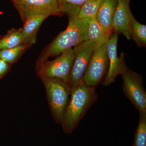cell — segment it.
I'll list each match as a JSON object with an SVG mask.
<instances>
[{
	"label": "cell",
	"mask_w": 146,
	"mask_h": 146,
	"mask_svg": "<svg viewBox=\"0 0 146 146\" xmlns=\"http://www.w3.org/2000/svg\"><path fill=\"white\" fill-rule=\"evenodd\" d=\"M139 122L131 146H146V112H139Z\"/></svg>",
	"instance_id": "cell-17"
},
{
	"label": "cell",
	"mask_w": 146,
	"mask_h": 146,
	"mask_svg": "<svg viewBox=\"0 0 146 146\" xmlns=\"http://www.w3.org/2000/svg\"><path fill=\"white\" fill-rule=\"evenodd\" d=\"M107 43L100 46L96 45L84 76V82L88 86L96 88L106 76L109 65Z\"/></svg>",
	"instance_id": "cell-6"
},
{
	"label": "cell",
	"mask_w": 146,
	"mask_h": 146,
	"mask_svg": "<svg viewBox=\"0 0 146 146\" xmlns=\"http://www.w3.org/2000/svg\"><path fill=\"white\" fill-rule=\"evenodd\" d=\"M130 0H118L113 20V33L122 34L130 39L129 24L132 12L129 7Z\"/></svg>",
	"instance_id": "cell-10"
},
{
	"label": "cell",
	"mask_w": 146,
	"mask_h": 146,
	"mask_svg": "<svg viewBox=\"0 0 146 146\" xmlns=\"http://www.w3.org/2000/svg\"><path fill=\"white\" fill-rule=\"evenodd\" d=\"M11 65L0 59V79L10 72Z\"/></svg>",
	"instance_id": "cell-20"
},
{
	"label": "cell",
	"mask_w": 146,
	"mask_h": 146,
	"mask_svg": "<svg viewBox=\"0 0 146 146\" xmlns=\"http://www.w3.org/2000/svg\"><path fill=\"white\" fill-rule=\"evenodd\" d=\"M97 98L96 88L87 86L84 82L71 90L60 123L65 133L72 132Z\"/></svg>",
	"instance_id": "cell-2"
},
{
	"label": "cell",
	"mask_w": 146,
	"mask_h": 146,
	"mask_svg": "<svg viewBox=\"0 0 146 146\" xmlns=\"http://www.w3.org/2000/svg\"><path fill=\"white\" fill-rule=\"evenodd\" d=\"M29 47L23 44L18 46L0 50V59L12 65L17 62Z\"/></svg>",
	"instance_id": "cell-16"
},
{
	"label": "cell",
	"mask_w": 146,
	"mask_h": 146,
	"mask_svg": "<svg viewBox=\"0 0 146 146\" xmlns=\"http://www.w3.org/2000/svg\"><path fill=\"white\" fill-rule=\"evenodd\" d=\"M74 58L73 48L64 51L54 60L36 64L37 75L40 79H58L68 84Z\"/></svg>",
	"instance_id": "cell-4"
},
{
	"label": "cell",
	"mask_w": 146,
	"mask_h": 146,
	"mask_svg": "<svg viewBox=\"0 0 146 146\" xmlns=\"http://www.w3.org/2000/svg\"><path fill=\"white\" fill-rule=\"evenodd\" d=\"M23 44L22 28L12 29L0 39V50L11 48Z\"/></svg>",
	"instance_id": "cell-15"
},
{
	"label": "cell",
	"mask_w": 146,
	"mask_h": 146,
	"mask_svg": "<svg viewBox=\"0 0 146 146\" xmlns=\"http://www.w3.org/2000/svg\"><path fill=\"white\" fill-rule=\"evenodd\" d=\"M96 47L94 42L88 40L73 48L75 58L68 82L71 91L83 82L85 71Z\"/></svg>",
	"instance_id": "cell-5"
},
{
	"label": "cell",
	"mask_w": 146,
	"mask_h": 146,
	"mask_svg": "<svg viewBox=\"0 0 146 146\" xmlns=\"http://www.w3.org/2000/svg\"><path fill=\"white\" fill-rule=\"evenodd\" d=\"M19 12L23 22L36 15H63L58 0H10Z\"/></svg>",
	"instance_id": "cell-7"
},
{
	"label": "cell",
	"mask_w": 146,
	"mask_h": 146,
	"mask_svg": "<svg viewBox=\"0 0 146 146\" xmlns=\"http://www.w3.org/2000/svg\"><path fill=\"white\" fill-rule=\"evenodd\" d=\"M88 22V38L100 46L108 42L111 35L107 34L96 18H85Z\"/></svg>",
	"instance_id": "cell-13"
},
{
	"label": "cell",
	"mask_w": 146,
	"mask_h": 146,
	"mask_svg": "<svg viewBox=\"0 0 146 146\" xmlns=\"http://www.w3.org/2000/svg\"><path fill=\"white\" fill-rule=\"evenodd\" d=\"M44 84L52 115L57 124H60L71 90L68 84L56 78L41 79Z\"/></svg>",
	"instance_id": "cell-3"
},
{
	"label": "cell",
	"mask_w": 146,
	"mask_h": 146,
	"mask_svg": "<svg viewBox=\"0 0 146 146\" xmlns=\"http://www.w3.org/2000/svg\"><path fill=\"white\" fill-rule=\"evenodd\" d=\"M118 0H103L96 18L107 34L113 33V20Z\"/></svg>",
	"instance_id": "cell-11"
},
{
	"label": "cell",
	"mask_w": 146,
	"mask_h": 146,
	"mask_svg": "<svg viewBox=\"0 0 146 146\" xmlns=\"http://www.w3.org/2000/svg\"><path fill=\"white\" fill-rule=\"evenodd\" d=\"M59 7L63 14L68 16V26L43 50L36 64L48 60L50 57L58 56L64 51L89 40L88 22L86 19L78 17L81 7L69 5H60Z\"/></svg>",
	"instance_id": "cell-1"
},
{
	"label": "cell",
	"mask_w": 146,
	"mask_h": 146,
	"mask_svg": "<svg viewBox=\"0 0 146 146\" xmlns=\"http://www.w3.org/2000/svg\"><path fill=\"white\" fill-rule=\"evenodd\" d=\"M103 0H87L81 7L78 17L80 19L96 18Z\"/></svg>",
	"instance_id": "cell-18"
},
{
	"label": "cell",
	"mask_w": 146,
	"mask_h": 146,
	"mask_svg": "<svg viewBox=\"0 0 146 146\" xmlns=\"http://www.w3.org/2000/svg\"><path fill=\"white\" fill-rule=\"evenodd\" d=\"M121 76L125 96L139 112H146V92L142 75L129 69Z\"/></svg>",
	"instance_id": "cell-8"
},
{
	"label": "cell",
	"mask_w": 146,
	"mask_h": 146,
	"mask_svg": "<svg viewBox=\"0 0 146 146\" xmlns=\"http://www.w3.org/2000/svg\"><path fill=\"white\" fill-rule=\"evenodd\" d=\"M87 0H58V5H69L81 7Z\"/></svg>",
	"instance_id": "cell-19"
},
{
	"label": "cell",
	"mask_w": 146,
	"mask_h": 146,
	"mask_svg": "<svg viewBox=\"0 0 146 146\" xmlns=\"http://www.w3.org/2000/svg\"><path fill=\"white\" fill-rule=\"evenodd\" d=\"M119 35L112 33L107 43V50L109 60L108 70L103 81V85L108 86L115 82L118 75L126 72L129 68L126 64L125 54L121 52L117 55V43Z\"/></svg>",
	"instance_id": "cell-9"
},
{
	"label": "cell",
	"mask_w": 146,
	"mask_h": 146,
	"mask_svg": "<svg viewBox=\"0 0 146 146\" xmlns=\"http://www.w3.org/2000/svg\"><path fill=\"white\" fill-rule=\"evenodd\" d=\"M48 15H36L30 16L24 21L22 28L23 44L30 48L36 43V35L42 23L48 17Z\"/></svg>",
	"instance_id": "cell-12"
},
{
	"label": "cell",
	"mask_w": 146,
	"mask_h": 146,
	"mask_svg": "<svg viewBox=\"0 0 146 146\" xmlns=\"http://www.w3.org/2000/svg\"><path fill=\"white\" fill-rule=\"evenodd\" d=\"M129 35L138 46L145 47L146 45V26L136 21L133 14L129 24Z\"/></svg>",
	"instance_id": "cell-14"
}]
</instances>
